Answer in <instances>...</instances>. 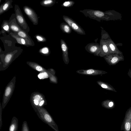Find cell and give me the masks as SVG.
Here are the masks:
<instances>
[{
  "mask_svg": "<svg viewBox=\"0 0 131 131\" xmlns=\"http://www.w3.org/2000/svg\"><path fill=\"white\" fill-rule=\"evenodd\" d=\"M0 50V71L6 69L21 54L23 50L20 48H12L3 51L1 47Z\"/></svg>",
  "mask_w": 131,
  "mask_h": 131,
  "instance_id": "1",
  "label": "cell"
},
{
  "mask_svg": "<svg viewBox=\"0 0 131 131\" xmlns=\"http://www.w3.org/2000/svg\"><path fill=\"white\" fill-rule=\"evenodd\" d=\"M39 118L55 130L57 131L56 125L47 110L43 107H38L35 109Z\"/></svg>",
  "mask_w": 131,
  "mask_h": 131,
  "instance_id": "2",
  "label": "cell"
},
{
  "mask_svg": "<svg viewBox=\"0 0 131 131\" xmlns=\"http://www.w3.org/2000/svg\"><path fill=\"white\" fill-rule=\"evenodd\" d=\"M16 77L14 76L6 86L3 94L2 107L5 108L10 100L14 90Z\"/></svg>",
  "mask_w": 131,
  "mask_h": 131,
  "instance_id": "3",
  "label": "cell"
},
{
  "mask_svg": "<svg viewBox=\"0 0 131 131\" xmlns=\"http://www.w3.org/2000/svg\"><path fill=\"white\" fill-rule=\"evenodd\" d=\"M30 100L31 104L34 110L38 107H43L44 106L47 104L44 95L38 92L32 93Z\"/></svg>",
  "mask_w": 131,
  "mask_h": 131,
  "instance_id": "4",
  "label": "cell"
},
{
  "mask_svg": "<svg viewBox=\"0 0 131 131\" xmlns=\"http://www.w3.org/2000/svg\"><path fill=\"white\" fill-rule=\"evenodd\" d=\"M14 11L17 23L21 28L28 34L30 29L19 6L15 5Z\"/></svg>",
  "mask_w": 131,
  "mask_h": 131,
  "instance_id": "5",
  "label": "cell"
},
{
  "mask_svg": "<svg viewBox=\"0 0 131 131\" xmlns=\"http://www.w3.org/2000/svg\"><path fill=\"white\" fill-rule=\"evenodd\" d=\"M62 17L66 23L75 32L81 35L86 34L83 29L72 19L65 15L63 16Z\"/></svg>",
  "mask_w": 131,
  "mask_h": 131,
  "instance_id": "6",
  "label": "cell"
},
{
  "mask_svg": "<svg viewBox=\"0 0 131 131\" xmlns=\"http://www.w3.org/2000/svg\"><path fill=\"white\" fill-rule=\"evenodd\" d=\"M124 131L131 130V107L126 111L121 127Z\"/></svg>",
  "mask_w": 131,
  "mask_h": 131,
  "instance_id": "7",
  "label": "cell"
},
{
  "mask_svg": "<svg viewBox=\"0 0 131 131\" xmlns=\"http://www.w3.org/2000/svg\"><path fill=\"white\" fill-rule=\"evenodd\" d=\"M23 9L24 13L33 25H38V18L37 15L35 11L31 8L27 6H24L23 7Z\"/></svg>",
  "mask_w": 131,
  "mask_h": 131,
  "instance_id": "8",
  "label": "cell"
},
{
  "mask_svg": "<svg viewBox=\"0 0 131 131\" xmlns=\"http://www.w3.org/2000/svg\"><path fill=\"white\" fill-rule=\"evenodd\" d=\"M86 50L94 56H99L100 51V45L97 42L91 43L88 44L85 47Z\"/></svg>",
  "mask_w": 131,
  "mask_h": 131,
  "instance_id": "9",
  "label": "cell"
},
{
  "mask_svg": "<svg viewBox=\"0 0 131 131\" xmlns=\"http://www.w3.org/2000/svg\"><path fill=\"white\" fill-rule=\"evenodd\" d=\"M8 24L11 31L17 34L20 31L23 30L18 25L17 21L15 14H12L9 20Z\"/></svg>",
  "mask_w": 131,
  "mask_h": 131,
  "instance_id": "10",
  "label": "cell"
},
{
  "mask_svg": "<svg viewBox=\"0 0 131 131\" xmlns=\"http://www.w3.org/2000/svg\"><path fill=\"white\" fill-rule=\"evenodd\" d=\"M8 33L12 38L15 40L17 43L20 45L27 47L35 46V43L20 37L16 34L13 33L11 31Z\"/></svg>",
  "mask_w": 131,
  "mask_h": 131,
  "instance_id": "11",
  "label": "cell"
},
{
  "mask_svg": "<svg viewBox=\"0 0 131 131\" xmlns=\"http://www.w3.org/2000/svg\"><path fill=\"white\" fill-rule=\"evenodd\" d=\"M61 49L62 52V58L64 63L68 64L69 61L68 56V47L64 41L62 39L60 40Z\"/></svg>",
  "mask_w": 131,
  "mask_h": 131,
  "instance_id": "12",
  "label": "cell"
},
{
  "mask_svg": "<svg viewBox=\"0 0 131 131\" xmlns=\"http://www.w3.org/2000/svg\"><path fill=\"white\" fill-rule=\"evenodd\" d=\"M76 72L80 74L88 75H98L102 74L104 73L102 71L92 69L78 70Z\"/></svg>",
  "mask_w": 131,
  "mask_h": 131,
  "instance_id": "13",
  "label": "cell"
},
{
  "mask_svg": "<svg viewBox=\"0 0 131 131\" xmlns=\"http://www.w3.org/2000/svg\"><path fill=\"white\" fill-rule=\"evenodd\" d=\"M12 0H6L5 2L2 4L0 6V15H1L13 8L12 5Z\"/></svg>",
  "mask_w": 131,
  "mask_h": 131,
  "instance_id": "14",
  "label": "cell"
},
{
  "mask_svg": "<svg viewBox=\"0 0 131 131\" xmlns=\"http://www.w3.org/2000/svg\"><path fill=\"white\" fill-rule=\"evenodd\" d=\"M100 45L101 47V50L99 56L102 57L108 52V47L105 41L101 39L100 40Z\"/></svg>",
  "mask_w": 131,
  "mask_h": 131,
  "instance_id": "15",
  "label": "cell"
},
{
  "mask_svg": "<svg viewBox=\"0 0 131 131\" xmlns=\"http://www.w3.org/2000/svg\"><path fill=\"white\" fill-rule=\"evenodd\" d=\"M26 63L30 67L38 72H40L48 71L46 69L37 63L27 61Z\"/></svg>",
  "mask_w": 131,
  "mask_h": 131,
  "instance_id": "16",
  "label": "cell"
},
{
  "mask_svg": "<svg viewBox=\"0 0 131 131\" xmlns=\"http://www.w3.org/2000/svg\"><path fill=\"white\" fill-rule=\"evenodd\" d=\"M18 127V120L16 117L14 116L12 119L8 131H17Z\"/></svg>",
  "mask_w": 131,
  "mask_h": 131,
  "instance_id": "17",
  "label": "cell"
},
{
  "mask_svg": "<svg viewBox=\"0 0 131 131\" xmlns=\"http://www.w3.org/2000/svg\"><path fill=\"white\" fill-rule=\"evenodd\" d=\"M2 30L0 32L1 33L4 34L5 32L9 33L10 32V30L8 24V20H4L1 25Z\"/></svg>",
  "mask_w": 131,
  "mask_h": 131,
  "instance_id": "18",
  "label": "cell"
},
{
  "mask_svg": "<svg viewBox=\"0 0 131 131\" xmlns=\"http://www.w3.org/2000/svg\"><path fill=\"white\" fill-rule=\"evenodd\" d=\"M60 28L62 32L67 34H69L72 32V29L66 23H61L60 25Z\"/></svg>",
  "mask_w": 131,
  "mask_h": 131,
  "instance_id": "19",
  "label": "cell"
},
{
  "mask_svg": "<svg viewBox=\"0 0 131 131\" xmlns=\"http://www.w3.org/2000/svg\"><path fill=\"white\" fill-rule=\"evenodd\" d=\"M16 34L20 37L26 40H28L32 43H34L33 40H32L28 34L23 30H21L20 31Z\"/></svg>",
  "mask_w": 131,
  "mask_h": 131,
  "instance_id": "20",
  "label": "cell"
},
{
  "mask_svg": "<svg viewBox=\"0 0 131 131\" xmlns=\"http://www.w3.org/2000/svg\"><path fill=\"white\" fill-rule=\"evenodd\" d=\"M56 3L55 0H44L41 1V5L45 7H50L53 6Z\"/></svg>",
  "mask_w": 131,
  "mask_h": 131,
  "instance_id": "21",
  "label": "cell"
},
{
  "mask_svg": "<svg viewBox=\"0 0 131 131\" xmlns=\"http://www.w3.org/2000/svg\"><path fill=\"white\" fill-rule=\"evenodd\" d=\"M39 52L42 55L46 56H49L50 53L49 48L47 46H45L40 48L39 50Z\"/></svg>",
  "mask_w": 131,
  "mask_h": 131,
  "instance_id": "22",
  "label": "cell"
},
{
  "mask_svg": "<svg viewBox=\"0 0 131 131\" xmlns=\"http://www.w3.org/2000/svg\"><path fill=\"white\" fill-rule=\"evenodd\" d=\"M75 4V2L72 1H68L64 2L61 5V6L66 7L72 6Z\"/></svg>",
  "mask_w": 131,
  "mask_h": 131,
  "instance_id": "23",
  "label": "cell"
},
{
  "mask_svg": "<svg viewBox=\"0 0 131 131\" xmlns=\"http://www.w3.org/2000/svg\"><path fill=\"white\" fill-rule=\"evenodd\" d=\"M34 37L39 42H44L47 40L46 39L45 37L40 35L37 34L34 36Z\"/></svg>",
  "mask_w": 131,
  "mask_h": 131,
  "instance_id": "24",
  "label": "cell"
},
{
  "mask_svg": "<svg viewBox=\"0 0 131 131\" xmlns=\"http://www.w3.org/2000/svg\"><path fill=\"white\" fill-rule=\"evenodd\" d=\"M38 77L40 79H43L49 78V75L48 71L41 72L38 74Z\"/></svg>",
  "mask_w": 131,
  "mask_h": 131,
  "instance_id": "25",
  "label": "cell"
},
{
  "mask_svg": "<svg viewBox=\"0 0 131 131\" xmlns=\"http://www.w3.org/2000/svg\"><path fill=\"white\" fill-rule=\"evenodd\" d=\"M21 131H30L27 123L25 121L23 122Z\"/></svg>",
  "mask_w": 131,
  "mask_h": 131,
  "instance_id": "26",
  "label": "cell"
},
{
  "mask_svg": "<svg viewBox=\"0 0 131 131\" xmlns=\"http://www.w3.org/2000/svg\"><path fill=\"white\" fill-rule=\"evenodd\" d=\"M0 129H1L2 125V112L3 109L2 107V106L1 103H0Z\"/></svg>",
  "mask_w": 131,
  "mask_h": 131,
  "instance_id": "27",
  "label": "cell"
},
{
  "mask_svg": "<svg viewBox=\"0 0 131 131\" xmlns=\"http://www.w3.org/2000/svg\"><path fill=\"white\" fill-rule=\"evenodd\" d=\"M118 60V59L117 57H114L111 60V62L113 63H114Z\"/></svg>",
  "mask_w": 131,
  "mask_h": 131,
  "instance_id": "28",
  "label": "cell"
},
{
  "mask_svg": "<svg viewBox=\"0 0 131 131\" xmlns=\"http://www.w3.org/2000/svg\"><path fill=\"white\" fill-rule=\"evenodd\" d=\"M114 105L113 103L112 102H110L108 104V106L109 107L111 108L113 107Z\"/></svg>",
  "mask_w": 131,
  "mask_h": 131,
  "instance_id": "29",
  "label": "cell"
},
{
  "mask_svg": "<svg viewBox=\"0 0 131 131\" xmlns=\"http://www.w3.org/2000/svg\"><path fill=\"white\" fill-rule=\"evenodd\" d=\"M1 0H0V3L1 2Z\"/></svg>",
  "mask_w": 131,
  "mask_h": 131,
  "instance_id": "30",
  "label": "cell"
}]
</instances>
